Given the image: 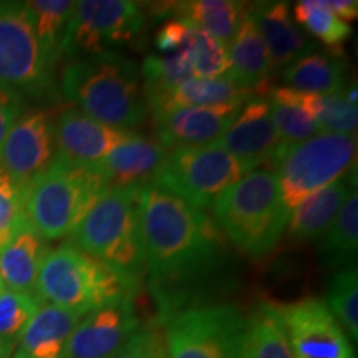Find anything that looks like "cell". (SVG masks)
<instances>
[{
  "label": "cell",
  "mask_w": 358,
  "mask_h": 358,
  "mask_svg": "<svg viewBox=\"0 0 358 358\" xmlns=\"http://www.w3.org/2000/svg\"><path fill=\"white\" fill-rule=\"evenodd\" d=\"M140 217L150 287L166 324L224 259L216 221L158 182L140 192Z\"/></svg>",
  "instance_id": "cell-1"
},
{
  "label": "cell",
  "mask_w": 358,
  "mask_h": 358,
  "mask_svg": "<svg viewBox=\"0 0 358 358\" xmlns=\"http://www.w3.org/2000/svg\"><path fill=\"white\" fill-rule=\"evenodd\" d=\"M60 87L66 101L108 127L131 131L150 113L140 69L115 50L69 60Z\"/></svg>",
  "instance_id": "cell-2"
},
{
  "label": "cell",
  "mask_w": 358,
  "mask_h": 358,
  "mask_svg": "<svg viewBox=\"0 0 358 358\" xmlns=\"http://www.w3.org/2000/svg\"><path fill=\"white\" fill-rule=\"evenodd\" d=\"M140 192L141 187L106 189L69 241L110 267L136 292L146 272Z\"/></svg>",
  "instance_id": "cell-3"
},
{
  "label": "cell",
  "mask_w": 358,
  "mask_h": 358,
  "mask_svg": "<svg viewBox=\"0 0 358 358\" xmlns=\"http://www.w3.org/2000/svg\"><path fill=\"white\" fill-rule=\"evenodd\" d=\"M216 224L244 256L262 259L279 244L290 213L272 169L257 168L213 204Z\"/></svg>",
  "instance_id": "cell-4"
},
{
  "label": "cell",
  "mask_w": 358,
  "mask_h": 358,
  "mask_svg": "<svg viewBox=\"0 0 358 358\" xmlns=\"http://www.w3.org/2000/svg\"><path fill=\"white\" fill-rule=\"evenodd\" d=\"M98 168H85L58 158L22 189L27 221L45 241L69 237L105 192Z\"/></svg>",
  "instance_id": "cell-5"
},
{
  "label": "cell",
  "mask_w": 358,
  "mask_h": 358,
  "mask_svg": "<svg viewBox=\"0 0 358 358\" xmlns=\"http://www.w3.org/2000/svg\"><path fill=\"white\" fill-rule=\"evenodd\" d=\"M35 294L42 303L87 315L118 299L134 297L136 290L105 264L65 243L45 256Z\"/></svg>",
  "instance_id": "cell-6"
},
{
  "label": "cell",
  "mask_w": 358,
  "mask_h": 358,
  "mask_svg": "<svg viewBox=\"0 0 358 358\" xmlns=\"http://www.w3.org/2000/svg\"><path fill=\"white\" fill-rule=\"evenodd\" d=\"M55 70L25 3L0 2V90L22 100L55 103L60 98Z\"/></svg>",
  "instance_id": "cell-7"
},
{
  "label": "cell",
  "mask_w": 358,
  "mask_h": 358,
  "mask_svg": "<svg viewBox=\"0 0 358 358\" xmlns=\"http://www.w3.org/2000/svg\"><path fill=\"white\" fill-rule=\"evenodd\" d=\"M268 164L292 213L313 192L357 169V134L320 133L302 143H282Z\"/></svg>",
  "instance_id": "cell-8"
},
{
  "label": "cell",
  "mask_w": 358,
  "mask_h": 358,
  "mask_svg": "<svg viewBox=\"0 0 358 358\" xmlns=\"http://www.w3.org/2000/svg\"><path fill=\"white\" fill-rule=\"evenodd\" d=\"M250 168L236 156L214 145L169 150L155 182L182 198L196 208H213Z\"/></svg>",
  "instance_id": "cell-9"
},
{
  "label": "cell",
  "mask_w": 358,
  "mask_h": 358,
  "mask_svg": "<svg viewBox=\"0 0 358 358\" xmlns=\"http://www.w3.org/2000/svg\"><path fill=\"white\" fill-rule=\"evenodd\" d=\"M164 325L168 358H241L245 315L231 303L186 307Z\"/></svg>",
  "instance_id": "cell-10"
},
{
  "label": "cell",
  "mask_w": 358,
  "mask_h": 358,
  "mask_svg": "<svg viewBox=\"0 0 358 358\" xmlns=\"http://www.w3.org/2000/svg\"><path fill=\"white\" fill-rule=\"evenodd\" d=\"M140 3L129 0H80L66 25L62 57L96 55L133 40L145 29Z\"/></svg>",
  "instance_id": "cell-11"
},
{
  "label": "cell",
  "mask_w": 358,
  "mask_h": 358,
  "mask_svg": "<svg viewBox=\"0 0 358 358\" xmlns=\"http://www.w3.org/2000/svg\"><path fill=\"white\" fill-rule=\"evenodd\" d=\"M294 358H357L350 338L319 299L275 306Z\"/></svg>",
  "instance_id": "cell-12"
},
{
  "label": "cell",
  "mask_w": 358,
  "mask_h": 358,
  "mask_svg": "<svg viewBox=\"0 0 358 358\" xmlns=\"http://www.w3.org/2000/svg\"><path fill=\"white\" fill-rule=\"evenodd\" d=\"M55 123L43 108L22 111L8 129L0 166L20 191L55 159Z\"/></svg>",
  "instance_id": "cell-13"
},
{
  "label": "cell",
  "mask_w": 358,
  "mask_h": 358,
  "mask_svg": "<svg viewBox=\"0 0 358 358\" xmlns=\"http://www.w3.org/2000/svg\"><path fill=\"white\" fill-rule=\"evenodd\" d=\"M140 327L131 295L98 307L75 327L66 358H110Z\"/></svg>",
  "instance_id": "cell-14"
},
{
  "label": "cell",
  "mask_w": 358,
  "mask_h": 358,
  "mask_svg": "<svg viewBox=\"0 0 358 358\" xmlns=\"http://www.w3.org/2000/svg\"><path fill=\"white\" fill-rule=\"evenodd\" d=\"M248 101L187 106L155 115L158 141L166 150L214 145L234 123Z\"/></svg>",
  "instance_id": "cell-15"
},
{
  "label": "cell",
  "mask_w": 358,
  "mask_h": 358,
  "mask_svg": "<svg viewBox=\"0 0 358 358\" xmlns=\"http://www.w3.org/2000/svg\"><path fill=\"white\" fill-rule=\"evenodd\" d=\"M53 123L58 158L85 168L98 166L133 134L129 129L96 122L77 108L62 110Z\"/></svg>",
  "instance_id": "cell-16"
},
{
  "label": "cell",
  "mask_w": 358,
  "mask_h": 358,
  "mask_svg": "<svg viewBox=\"0 0 358 358\" xmlns=\"http://www.w3.org/2000/svg\"><path fill=\"white\" fill-rule=\"evenodd\" d=\"M216 145L248 164L250 171L271 163L282 141L272 123L266 98L256 96L245 103Z\"/></svg>",
  "instance_id": "cell-17"
},
{
  "label": "cell",
  "mask_w": 358,
  "mask_h": 358,
  "mask_svg": "<svg viewBox=\"0 0 358 358\" xmlns=\"http://www.w3.org/2000/svg\"><path fill=\"white\" fill-rule=\"evenodd\" d=\"M248 13L266 43L274 69H285L317 52V43L290 17L289 3L256 2L248 7Z\"/></svg>",
  "instance_id": "cell-18"
},
{
  "label": "cell",
  "mask_w": 358,
  "mask_h": 358,
  "mask_svg": "<svg viewBox=\"0 0 358 358\" xmlns=\"http://www.w3.org/2000/svg\"><path fill=\"white\" fill-rule=\"evenodd\" d=\"M166 150L158 140L133 133L123 145L98 164L106 187H145L153 182L168 158Z\"/></svg>",
  "instance_id": "cell-19"
},
{
  "label": "cell",
  "mask_w": 358,
  "mask_h": 358,
  "mask_svg": "<svg viewBox=\"0 0 358 358\" xmlns=\"http://www.w3.org/2000/svg\"><path fill=\"white\" fill-rule=\"evenodd\" d=\"M357 169L332 185L322 187L290 213L287 236L294 243L320 241L330 229L345 199L355 191Z\"/></svg>",
  "instance_id": "cell-20"
},
{
  "label": "cell",
  "mask_w": 358,
  "mask_h": 358,
  "mask_svg": "<svg viewBox=\"0 0 358 358\" xmlns=\"http://www.w3.org/2000/svg\"><path fill=\"white\" fill-rule=\"evenodd\" d=\"M227 47H229L227 48L229 69L224 77L229 78L239 88L249 90L256 95L267 92L271 88L268 82L274 71V64L248 10L234 38Z\"/></svg>",
  "instance_id": "cell-21"
},
{
  "label": "cell",
  "mask_w": 358,
  "mask_h": 358,
  "mask_svg": "<svg viewBox=\"0 0 358 358\" xmlns=\"http://www.w3.org/2000/svg\"><path fill=\"white\" fill-rule=\"evenodd\" d=\"M244 2L236 0H187V2H166L155 6V12L163 20L178 19L211 35L224 47H227L243 22Z\"/></svg>",
  "instance_id": "cell-22"
},
{
  "label": "cell",
  "mask_w": 358,
  "mask_h": 358,
  "mask_svg": "<svg viewBox=\"0 0 358 358\" xmlns=\"http://www.w3.org/2000/svg\"><path fill=\"white\" fill-rule=\"evenodd\" d=\"M82 313L45 303L25 327L12 358H66V347Z\"/></svg>",
  "instance_id": "cell-23"
},
{
  "label": "cell",
  "mask_w": 358,
  "mask_h": 358,
  "mask_svg": "<svg viewBox=\"0 0 358 358\" xmlns=\"http://www.w3.org/2000/svg\"><path fill=\"white\" fill-rule=\"evenodd\" d=\"M47 241L30 226L22 224L10 244L0 252V280L13 292L35 294L38 271L48 254Z\"/></svg>",
  "instance_id": "cell-24"
},
{
  "label": "cell",
  "mask_w": 358,
  "mask_h": 358,
  "mask_svg": "<svg viewBox=\"0 0 358 358\" xmlns=\"http://www.w3.org/2000/svg\"><path fill=\"white\" fill-rule=\"evenodd\" d=\"M280 78L295 92L330 95L347 88V66L338 55L313 52L282 69Z\"/></svg>",
  "instance_id": "cell-25"
},
{
  "label": "cell",
  "mask_w": 358,
  "mask_h": 358,
  "mask_svg": "<svg viewBox=\"0 0 358 358\" xmlns=\"http://www.w3.org/2000/svg\"><path fill=\"white\" fill-rule=\"evenodd\" d=\"M241 358H294L275 303H259L245 317Z\"/></svg>",
  "instance_id": "cell-26"
},
{
  "label": "cell",
  "mask_w": 358,
  "mask_h": 358,
  "mask_svg": "<svg viewBox=\"0 0 358 358\" xmlns=\"http://www.w3.org/2000/svg\"><path fill=\"white\" fill-rule=\"evenodd\" d=\"M257 95L249 90L239 88L229 78H189L173 90L155 106L153 115L187 106H213L231 101H249Z\"/></svg>",
  "instance_id": "cell-27"
},
{
  "label": "cell",
  "mask_w": 358,
  "mask_h": 358,
  "mask_svg": "<svg viewBox=\"0 0 358 358\" xmlns=\"http://www.w3.org/2000/svg\"><path fill=\"white\" fill-rule=\"evenodd\" d=\"M358 250V194L350 192L342 208L320 239L319 254L325 267L337 268L355 264Z\"/></svg>",
  "instance_id": "cell-28"
},
{
  "label": "cell",
  "mask_w": 358,
  "mask_h": 358,
  "mask_svg": "<svg viewBox=\"0 0 358 358\" xmlns=\"http://www.w3.org/2000/svg\"><path fill=\"white\" fill-rule=\"evenodd\" d=\"M140 75L143 77V92L150 111L174 88L189 78H194L191 58L185 52L148 55L143 60Z\"/></svg>",
  "instance_id": "cell-29"
},
{
  "label": "cell",
  "mask_w": 358,
  "mask_h": 358,
  "mask_svg": "<svg viewBox=\"0 0 358 358\" xmlns=\"http://www.w3.org/2000/svg\"><path fill=\"white\" fill-rule=\"evenodd\" d=\"M294 101L319 124L320 133L355 134L358 128V110L347 100L345 90L330 95H312L290 88Z\"/></svg>",
  "instance_id": "cell-30"
},
{
  "label": "cell",
  "mask_w": 358,
  "mask_h": 358,
  "mask_svg": "<svg viewBox=\"0 0 358 358\" xmlns=\"http://www.w3.org/2000/svg\"><path fill=\"white\" fill-rule=\"evenodd\" d=\"M32 19L35 34L55 64L62 58V43L75 2L71 0H29L24 2Z\"/></svg>",
  "instance_id": "cell-31"
},
{
  "label": "cell",
  "mask_w": 358,
  "mask_h": 358,
  "mask_svg": "<svg viewBox=\"0 0 358 358\" xmlns=\"http://www.w3.org/2000/svg\"><path fill=\"white\" fill-rule=\"evenodd\" d=\"M268 110L282 143H302L320 134L319 124L294 101L290 88H268Z\"/></svg>",
  "instance_id": "cell-32"
},
{
  "label": "cell",
  "mask_w": 358,
  "mask_h": 358,
  "mask_svg": "<svg viewBox=\"0 0 358 358\" xmlns=\"http://www.w3.org/2000/svg\"><path fill=\"white\" fill-rule=\"evenodd\" d=\"M327 307L353 343L358 342V274L355 264L337 268L329 282Z\"/></svg>",
  "instance_id": "cell-33"
},
{
  "label": "cell",
  "mask_w": 358,
  "mask_h": 358,
  "mask_svg": "<svg viewBox=\"0 0 358 358\" xmlns=\"http://www.w3.org/2000/svg\"><path fill=\"white\" fill-rule=\"evenodd\" d=\"M294 17L308 34L319 38L334 55H338L342 45L350 38L352 27L334 15L322 0H301L294 3ZM303 30V32H306Z\"/></svg>",
  "instance_id": "cell-34"
},
{
  "label": "cell",
  "mask_w": 358,
  "mask_h": 358,
  "mask_svg": "<svg viewBox=\"0 0 358 358\" xmlns=\"http://www.w3.org/2000/svg\"><path fill=\"white\" fill-rule=\"evenodd\" d=\"M40 307L42 301L37 295L3 289L0 294V340L15 348L25 327Z\"/></svg>",
  "instance_id": "cell-35"
},
{
  "label": "cell",
  "mask_w": 358,
  "mask_h": 358,
  "mask_svg": "<svg viewBox=\"0 0 358 358\" xmlns=\"http://www.w3.org/2000/svg\"><path fill=\"white\" fill-rule=\"evenodd\" d=\"M25 221L20 187L0 166V252L10 244Z\"/></svg>",
  "instance_id": "cell-36"
},
{
  "label": "cell",
  "mask_w": 358,
  "mask_h": 358,
  "mask_svg": "<svg viewBox=\"0 0 358 358\" xmlns=\"http://www.w3.org/2000/svg\"><path fill=\"white\" fill-rule=\"evenodd\" d=\"M191 65L194 78H221L229 69L227 48L211 35L198 30L194 48H192Z\"/></svg>",
  "instance_id": "cell-37"
},
{
  "label": "cell",
  "mask_w": 358,
  "mask_h": 358,
  "mask_svg": "<svg viewBox=\"0 0 358 358\" xmlns=\"http://www.w3.org/2000/svg\"><path fill=\"white\" fill-rule=\"evenodd\" d=\"M110 358H168L164 334L158 325H141Z\"/></svg>",
  "instance_id": "cell-38"
},
{
  "label": "cell",
  "mask_w": 358,
  "mask_h": 358,
  "mask_svg": "<svg viewBox=\"0 0 358 358\" xmlns=\"http://www.w3.org/2000/svg\"><path fill=\"white\" fill-rule=\"evenodd\" d=\"M196 32L198 30L194 27L187 25L185 22L178 19H168L164 20V24L161 25L158 34H156L155 45L159 53L185 52L191 58L196 42Z\"/></svg>",
  "instance_id": "cell-39"
},
{
  "label": "cell",
  "mask_w": 358,
  "mask_h": 358,
  "mask_svg": "<svg viewBox=\"0 0 358 358\" xmlns=\"http://www.w3.org/2000/svg\"><path fill=\"white\" fill-rule=\"evenodd\" d=\"M24 111V100L15 96L13 93L0 90V158H2V148L6 143L8 129L13 122Z\"/></svg>",
  "instance_id": "cell-40"
},
{
  "label": "cell",
  "mask_w": 358,
  "mask_h": 358,
  "mask_svg": "<svg viewBox=\"0 0 358 358\" xmlns=\"http://www.w3.org/2000/svg\"><path fill=\"white\" fill-rule=\"evenodd\" d=\"M324 6L342 22L355 20L358 17V2L357 0H322Z\"/></svg>",
  "instance_id": "cell-41"
},
{
  "label": "cell",
  "mask_w": 358,
  "mask_h": 358,
  "mask_svg": "<svg viewBox=\"0 0 358 358\" xmlns=\"http://www.w3.org/2000/svg\"><path fill=\"white\" fill-rule=\"evenodd\" d=\"M13 352H15V348L0 340V358H12Z\"/></svg>",
  "instance_id": "cell-42"
},
{
  "label": "cell",
  "mask_w": 358,
  "mask_h": 358,
  "mask_svg": "<svg viewBox=\"0 0 358 358\" xmlns=\"http://www.w3.org/2000/svg\"><path fill=\"white\" fill-rule=\"evenodd\" d=\"M3 289H6V287H3V284H2V280H0V294H2V290Z\"/></svg>",
  "instance_id": "cell-43"
}]
</instances>
